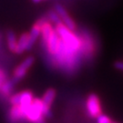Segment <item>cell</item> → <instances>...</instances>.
Segmentation results:
<instances>
[{"mask_svg":"<svg viewBox=\"0 0 123 123\" xmlns=\"http://www.w3.org/2000/svg\"><path fill=\"white\" fill-rule=\"evenodd\" d=\"M10 102L13 106H18V104H19V93L15 94L10 98Z\"/></svg>","mask_w":123,"mask_h":123,"instance_id":"obj_16","label":"cell"},{"mask_svg":"<svg viewBox=\"0 0 123 123\" xmlns=\"http://www.w3.org/2000/svg\"><path fill=\"white\" fill-rule=\"evenodd\" d=\"M42 110H43V105L41 100L38 98H34L26 111V120L29 122L36 123L39 119H43Z\"/></svg>","mask_w":123,"mask_h":123,"instance_id":"obj_1","label":"cell"},{"mask_svg":"<svg viewBox=\"0 0 123 123\" xmlns=\"http://www.w3.org/2000/svg\"><path fill=\"white\" fill-rule=\"evenodd\" d=\"M6 39H7V45H8V48L10 50L15 51L16 47H17V37L15 35V33L12 31H9L7 33V37H6Z\"/></svg>","mask_w":123,"mask_h":123,"instance_id":"obj_13","label":"cell"},{"mask_svg":"<svg viewBox=\"0 0 123 123\" xmlns=\"http://www.w3.org/2000/svg\"><path fill=\"white\" fill-rule=\"evenodd\" d=\"M5 81V75L2 71H0V87H1V84Z\"/></svg>","mask_w":123,"mask_h":123,"instance_id":"obj_18","label":"cell"},{"mask_svg":"<svg viewBox=\"0 0 123 123\" xmlns=\"http://www.w3.org/2000/svg\"><path fill=\"white\" fill-rule=\"evenodd\" d=\"M33 1H35V2H39L40 0H33Z\"/></svg>","mask_w":123,"mask_h":123,"instance_id":"obj_20","label":"cell"},{"mask_svg":"<svg viewBox=\"0 0 123 123\" xmlns=\"http://www.w3.org/2000/svg\"><path fill=\"white\" fill-rule=\"evenodd\" d=\"M87 110L88 115L93 118H97L98 115L101 114L100 103L97 95L91 94L88 96L87 100Z\"/></svg>","mask_w":123,"mask_h":123,"instance_id":"obj_4","label":"cell"},{"mask_svg":"<svg viewBox=\"0 0 123 123\" xmlns=\"http://www.w3.org/2000/svg\"><path fill=\"white\" fill-rule=\"evenodd\" d=\"M45 18H41L40 20H38L37 22L35 24V26L32 27L30 33L28 34V40H27V49L26 50L31 49V48L33 47L34 43L36 42V40L38 38V37L40 36L41 33V25L44 22Z\"/></svg>","mask_w":123,"mask_h":123,"instance_id":"obj_6","label":"cell"},{"mask_svg":"<svg viewBox=\"0 0 123 123\" xmlns=\"http://www.w3.org/2000/svg\"><path fill=\"white\" fill-rule=\"evenodd\" d=\"M111 123H114V122H111Z\"/></svg>","mask_w":123,"mask_h":123,"instance_id":"obj_21","label":"cell"},{"mask_svg":"<svg viewBox=\"0 0 123 123\" xmlns=\"http://www.w3.org/2000/svg\"><path fill=\"white\" fill-rule=\"evenodd\" d=\"M36 123H45V121H44V119H39L37 122H36Z\"/></svg>","mask_w":123,"mask_h":123,"instance_id":"obj_19","label":"cell"},{"mask_svg":"<svg viewBox=\"0 0 123 123\" xmlns=\"http://www.w3.org/2000/svg\"><path fill=\"white\" fill-rule=\"evenodd\" d=\"M8 119L10 123H23L26 120V116L24 114L19 106H13L8 114Z\"/></svg>","mask_w":123,"mask_h":123,"instance_id":"obj_7","label":"cell"},{"mask_svg":"<svg viewBox=\"0 0 123 123\" xmlns=\"http://www.w3.org/2000/svg\"><path fill=\"white\" fill-rule=\"evenodd\" d=\"M53 31H54V29H53L51 24L48 21H46V19H45L44 22L41 25V33H40L42 35V38H43L44 43L47 42V40H48V38L49 37V36L51 35Z\"/></svg>","mask_w":123,"mask_h":123,"instance_id":"obj_11","label":"cell"},{"mask_svg":"<svg viewBox=\"0 0 123 123\" xmlns=\"http://www.w3.org/2000/svg\"><path fill=\"white\" fill-rule=\"evenodd\" d=\"M114 66L117 69L123 71V61H117L116 63H115Z\"/></svg>","mask_w":123,"mask_h":123,"instance_id":"obj_17","label":"cell"},{"mask_svg":"<svg viewBox=\"0 0 123 123\" xmlns=\"http://www.w3.org/2000/svg\"><path fill=\"white\" fill-rule=\"evenodd\" d=\"M27 40H28V34H23L19 37L17 42V47L15 49V52L18 54H21L27 49Z\"/></svg>","mask_w":123,"mask_h":123,"instance_id":"obj_10","label":"cell"},{"mask_svg":"<svg viewBox=\"0 0 123 123\" xmlns=\"http://www.w3.org/2000/svg\"><path fill=\"white\" fill-rule=\"evenodd\" d=\"M59 43H60V37H58L57 32L54 30L51 33V35L49 36V37L45 44H46V47L49 50V52L51 55H55L59 47Z\"/></svg>","mask_w":123,"mask_h":123,"instance_id":"obj_8","label":"cell"},{"mask_svg":"<svg viewBox=\"0 0 123 123\" xmlns=\"http://www.w3.org/2000/svg\"><path fill=\"white\" fill-rule=\"evenodd\" d=\"M97 122L98 123H111V120H110V119L108 116L103 115V114H99L97 117Z\"/></svg>","mask_w":123,"mask_h":123,"instance_id":"obj_15","label":"cell"},{"mask_svg":"<svg viewBox=\"0 0 123 123\" xmlns=\"http://www.w3.org/2000/svg\"><path fill=\"white\" fill-rule=\"evenodd\" d=\"M48 17H49V19H50L53 23H55L56 25L61 23V19H60L59 16L57 15V13L56 11H50L49 13V15H48Z\"/></svg>","mask_w":123,"mask_h":123,"instance_id":"obj_14","label":"cell"},{"mask_svg":"<svg viewBox=\"0 0 123 123\" xmlns=\"http://www.w3.org/2000/svg\"><path fill=\"white\" fill-rule=\"evenodd\" d=\"M33 62H34V57H26V59L16 68V70L14 72L13 82H18L19 80H21L25 77L28 68L33 65Z\"/></svg>","mask_w":123,"mask_h":123,"instance_id":"obj_2","label":"cell"},{"mask_svg":"<svg viewBox=\"0 0 123 123\" xmlns=\"http://www.w3.org/2000/svg\"><path fill=\"white\" fill-rule=\"evenodd\" d=\"M55 11L57 13V15L59 16V18L61 19V22L65 25V26L69 29V30L73 31L76 28V25L75 22L72 20V18L68 16V12L66 11V9L62 6L61 5L57 4L55 6Z\"/></svg>","mask_w":123,"mask_h":123,"instance_id":"obj_5","label":"cell"},{"mask_svg":"<svg viewBox=\"0 0 123 123\" xmlns=\"http://www.w3.org/2000/svg\"><path fill=\"white\" fill-rule=\"evenodd\" d=\"M33 99H34L33 95L30 91H23V92L19 93V104H18V106L24 112L25 116H26V110L30 106Z\"/></svg>","mask_w":123,"mask_h":123,"instance_id":"obj_9","label":"cell"},{"mask_svg":"<svg viewBox=\"0 0 123 123\" xmlns=\"http://www.w3.org/2000/svg\"><path fill=\"white\" fill-rule=\"evenodd\" d=\"M55 96H56V91L53 88H49L46 91L41 99L42 105H43L42 113H43V116L47 117V118H50L52 116V113L50 111V106L55 98Z\"/></svg>","mask_w":123,"mask_h":123,"instance_id":"obj_3","label":"cell"},{"mask_svg":"<svg viewBox=\"0 0 123 123\" xmlns=\"http://www.w3.org/2000/svg\"><path fill=\"white\" fill-rule=\"evenodd\" d=\"M0 89H1L2 95H4L6 97H8L12 91V89H13V81L5 80L4 82L1 84Z\"/></svg>","mask_w":123,"mask_h":123,"instance_id":"obj_12","label":"cell"}]
</instances>
